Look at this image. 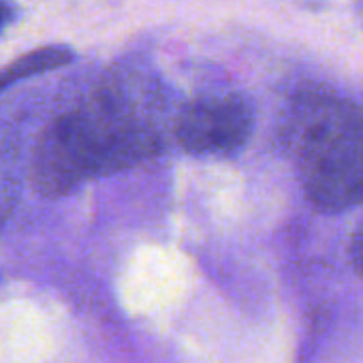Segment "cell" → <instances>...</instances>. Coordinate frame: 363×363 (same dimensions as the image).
I'll return each mask as SVG.
<instances>
[{
    "label": "cell",
    "mask_w": 363,
    "mask_h": 363,
    "mask_svg": "<svg viewBox=\"0 0 363 363\" xmlns=\"http://www.w3.org/2000/svg\"><path fill=\"white\" fill-rule=\"evenodd\" d=\"M16 201H18V184L13 175L7 173L3 169V162H0V227H3V223L11 214Z\"/></svg>",
    "instance_id": "obj_5"
},
{
    "label": "cell",
    "mask_w": 363,
    "mask_h": 363,
    "mask_svg": "<svg viewBox=\"0 0 363 363\" xmlns=\"http://www.w3.org/2000/svg\"><path fill=\"white\" fill-rule=\"evenodd\" d=\"M20 16L18 5H13L11 0H0V33H5Z\"/></svg>",
    "instance_id": "obj_7"
},
{
    "label": "cell",
    "mask_w": 363,
    "mask_h": 363,
    "mask_svg": "<svg viewBox=\"0 0 363 363\" xmlns=\"http://www.w3.org/2000/svg\"><path fill=\"white\" fill-rule=\"evenodd\" d=\"M156 150L147 126L116 105L96 103L48 126L33 158V182L43 195L58 197L96 175L135 167Z\"/></svg>",
    "instance_id": "obj_1"
},
{
    "label": "cell",
    "mask_w": 363,
    "mask_h": 363,
    "mask_svg": "<svg viewBox=\"0 0 363 363\" xmlns=\"http://www.w3.org/2000/svg\"><path fill=\"white\" fill-rule=\"evenodd\" d=\"M75 58L73 50L65 48V45H48L35 52H28L24 56H20L18 60H13L9 67L0 69V92L11 88L13 84L33 77V75H41L60 67L71 65Z\"/></svg>",
    "instance_id": "obj_4"
},
{
    "label": "cell",
    "mask_w": 363,
    "mask_h": 363,
    "mask_svg": "<svg viewBox=\"0 0 363 363\" xmlns=\"http://www.w3.org/2000/svg\"><path fill=\"white\" fill-rule=\"evenodd\" d=\"M350 265L363 278V220L359 223L350 240Z\"/></svg>",
    "instance_id": "obj_6"
},
{
    "label": "cell",
    "mask_w": 363,
    "mask_h": 363,
    "mask_svg": "<svg viewBox=\"0 0 363 363\" xmlns=\"http://www.w3.org/2000/svg\"><path fill=\"white\" fill-rule=\"evenodd\" d=\"M255 116L242 94L201 96L182 109L175 137L191 154H231L252 133Z\"/></svg>",
    "instance_id": "obj_3"
},
{
    "label": "cell",
    "mask_w": 363,
    "mask_h": 363,
    "mask_svg": "<svg viewBox=\"0 0 363 363\" xmlns=\"http://www.w3.org/2000/svg\"><path fill=\"white\" fill-rule=\"evenodd\" d=\"M299 182L325 214L363 203V107L344 99H314L301 111Z\"/></svg>",
    "instance_id": "obj_2"
}]
</instances>
